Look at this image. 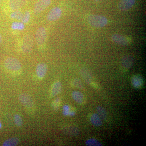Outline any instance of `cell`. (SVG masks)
Listing matches in <instances>:
<instances>
[{
  "mask_svg": "<svg viewBox=\"0 0 146 146\" xmlns=\"http://www.w3.org/2000/svg\"><path fill=\"white\" fill-rule=\"evenodd\" d=\"M60 100L59 99H56L54 102V107L56 109H57L58 107H59V105H60Z\"/></svg>",
  "mask_w": 146,
  "mask_h": 146,
  "instance_id": "484cf974",
  "label": "cell"
},
{
  "mask_svg": "<svg viewBox=\"0 0 146 146\" xmlns=\"http://www.w3.org/2000/svg\"><path fill=\"white\" fill-rule=\"evenodd\" d=\"M34 40L39 49H43L46 46L47 33L44 27L37 29L35 35Z\"/></svg>",
  "mask_w": 146,
  "mask_h": 146,
  "instance_id": "7a4b0ae2",
  "label": "cell"
},
{
  "mask_svg": "<svg viewBox=\"0 0 146 146\" xmlns=\"http://www.w3.org/2000/svg\"><path fill=\"white\" fill-rule=\"evenodd\" d=\"M19 100L24 106L28 108H31L34 106L33 100L29 95L26 94H22L19 96Z\"/></svg>",
  "mask_w": 146,
  "mask_h": 146,
  "instance_id": "9c48e42d",
  "label": "cell"
},
{
  "mask_svg": "<svg viewBox=\"0 0 146 146\" xmlns=\"http://www.w3.org/2000/svg\"><path fill=\"white\" fill-rule=\"evenodd\" d=\"M131 84L136 89H141L144 84V79L140 75H135L131 79Z\"/></svg>",
  "mask_w": 146,
  "mask_h": 146,
  "instance_id": "7c38bea8",
  "label": "cell"
},
{
  "mask_svg": "<svg viewBox=\"0 0 146 146\" xmlns=\"http://www.w3.org/2000/svg\"><path fill=\"white\" fill-rule=\"evenodd\" d=\"M34 43V37L31 35L28 34L21 39L18 46L22 52L29 53L32 50Z\"/></svg>",
  "mask_w": 146,
  "mask_h": 146,
  "instance_id": "6da1fadb",
  "label": "cell"
},
{
  "mask_svg": "<svg viewBox=\"0 0 146 146\" xmlns=\"http://www.w3.org/2000/svg\"><path fill=\"white\" fill-rule=\"evenodd\" d=\"M51 3V0H38L35 4L34 7V12L38 14L44 11Z\"/></svg>",
  "mask_w": 146,
  "mask_h": 146,
  "instance_id": "8992f818",
  "label": "cell"
},
{
  "mask_svg": "<svg viewBox=\"0 0 146 146\" xmlns=\"http://www.w3.org/2000/svg\"><path fill=\"white\" fill-rule=\"evenodd\" d=\"M87 20L90 25L96 28L103 27L108 23L106 17L100 15H89L87 17Z\"/></svg>",
  "mask_w": 146,
  "mask_h": 146,
  "instance_id": "277c9868",
  "label": "cell"
},
{
  "mask_svg": "<svg viewBox=\"0 0 146 146\" xmlns=\"http://www.w3.org/2000/svg\"><path fill=\"white\" fill-rule=\"evenodd\" d=\"M133 58L129 55H125L121 59L122 65L126 69H129L133 65Z\"/></svg>",
  "mask_w": 146,
  "mask_h": 146,
  "instance_id": "5bb4252c",
  "label": "cell"
},
{
  "mask_svg": "<svg viewBox=\"0 0 146 146\" xmlns=\"http://www.w3.org/2000/svg\"><path fill=\"white\" fill-rule=\"evenodd\" d=\"M111 39L113 42L121 46H127L131 42L129 38L120 34H113L111 36Z\"/></svg>",
  "mask_w": 146,
  "mask_h": 146,
  "instance_id": "ba28073f",
  "label": "cell"
},
{
  "mask_svg": "<svg viewBox=\"0 0 146 146\" xmlns=\"http://www.w3.org/2000/svg\"><path fill=\"white\" fill-rule=\"evenodd\" d=\"M62 13V10L60 7H53L48 13L47 20L50 22L57 21L61 17Z\"/></svg>",
  "mask_w": 146,
  "mask_h": 146,
  "instance_id": "52a82bcc",
  "label": "cell"
},
{
  "mask_svg": "<svg viewBox=\"0 0 146 146\" xmlns=\"http://www.w3.org/2000/svg\"><path fill=\"white\" fill-rule=\"evenodd\" d=\"M19 140L17 137H12L6 140L3 143V146H15L19 143Z\"/></svg>",
  "mask_w": 146,
  "mask_h": 146,
  "instance_id": "ac0fdd59",
  "label": "cell"
},
{
  "mask_svg": "<svg viewBox=\"0 0 146 146\" xmlns=\"http://www.w3.org/2000/svg\"><path fill=\"white\" fill-rule=\"evenodd\" d=\"M86 146H102L101 143L95 138H90L88 139L85 142Z\"/></svg>",
  "mask_w": 146,
  "mask_h": 146,
  "instance_id": "7402d4cb",
  "label": "cell"
},
{
  "mask_svg": "<svg viewBox=\"0 0 146 146\" xmlns=\"http://www.w3.org/2000/svg\"><path fill=\"white\" fill-rule=\"evenodd\" d=\"M48 70V66L46 63H39L36 68V74L37 77L39 79L44 78Z\"/></svg>",
  "mask_w": 146,
  "mask_h": 146,
  "instance_id": "8fae6325",
  "label": "cell"
},
{
  "mask_svg": "<svg viewBox=\"0 0 146 146\" xmlns=\"http://www.w3.org/2000/svg\"><path fill=\"white\" fill-rule=\"evenodd\" d=\"M5 67L7 70L13 73L20 72L22 69L21 62L16 58L10 57L6 59Z\"/></svg>",
  "mask_w": 146,
  "mask_h": 146,
  "instance_id": "3957f363",
  "label": "cell"
},
{
  "mask_svg": "<svg viewBox=\"0 0 146 146\" xmlns=\"http://www.w3.org/2000/svg\"><path fill=\"white\" fill-rule=\"evenodd\" d=\"M90 120L91 123L97 127L101 126L102 124L101 118L100 117L99 115L96 113H94L91 115Z\"/></svg>",
  "mask_w": 146,
  "mask_h": 146,
  "instance_id": "e0dca14e",
  "label": "cell"
},
{
  "mask_svg": "<svg viewBox=\"0 0 146 146\" xmlns=\"http://www.w3.org/2000/svg\"><path fill=\"white\" fill-rule=\"evenodd\" d=\"M62 89L61 84L59 81H57L53 84L50 90V96L54 97L60 94Z\"/></svg>",
  "mask_w": 146,
  "mask_h": 146,
  "instance_id": "9a60e30c",
  "label": "cell"
},
{
  "mask_svg": "<svg viewBox=\"0 0 146 146\" xmlns=\"http://www.w3.org/2000/svg\"><path fill=\"white\" fill-rule=\"evenodd\" d=\"M72 96L74 100L78 104H82L84 102V96L81 92L77 91H73Z\"/></svg>",
  "mask_w": 146,
  "mask_h": 146,
  "instance_id": "2e32d148",
  "label": "cell"
},
{
  "mask_svg": "<svg viewBox=\"0 0 146 146\" xmlns=\"http://www.w3.org/2000/svg\"><path fill=\"white\" fill-rule=\"evenodd\" d=\"M1 123L0 122V128H1Z\"/></svg>",
  "mask_w": 146,
  "mask_h": 146,
  "instance_id": "83f0119b",
  "label": "cell"
},
{
  "mask_svg": "<svg viewBox=\"0 0 146 146\" xmlns=\"http://www.w3.org/2000/svg\"><path fill=\"white\" fill-rule=\"evenodd\" d=\"M2 36L0 34V46H1V45L2 44Z\"/></svg>",
  "mask_w": 146,
  "mask_h": 146,
  "instance_id": "4316f807",
  "label": "cell"
},
{
  "mask_svg": "<svg viewBox=\"0 0 146 146\" xmlns=\"http://www.w3.org/2000/svg\"><path fill=\"white\" fill-rule=\"evenodd\" d=\"M31 18V13L29 11H27L23 15L21 22L24 24H27L29 23Z\"/></svg>",
  "mask_w": 146,
  "mask_h": 146,
  "instance_id": "603a6c76",
  "label": "cell"
},
{
  "mask_svg": "<svg viewBox=\"0 0 146 146\" xmlns=\"http://www.w3.org/2000/svg\"><path fill=\"white\" fill-rule=\"evenodd\" d=\"M80 73L82 78L85 82L88 84H91L92 82V77L90 71L86 68H83L82 69Z\"/></svg>",
  "mask_w": 146,
  "mask_h": 146,
  "instance_id": "4fadbf2b",
  "label": "cell"
},
{
  "mask_svg": "<svg viewBox=\"0 0 146 146\" xmlns=\"http://www.w3.org/2000/svg\"><path fill=\"white\" fill-rule=\"evenodd\" d=\"M23 15V13L21 10H16L11 12L10 17L11 19H13V20L20 21L22 20Z\"/></svg>",
  "mask_w": 146,
  "mask_h": 146,
  "instance_id": "d6986e66",
  "label": "cell"
},
{
  "mask_svg": "<svg viewBox=\"0 0 146 146\" xmlns=\"http://www.w3.org/2000/svg\"><path fill=\"white\" fill-rule=\"evenodd\" d=\"M136 0H121L118 7L120 10L126 11L130 9L135 4Z\"/></svg>",
  "mask_w": 146,
  "mask_h": 146,
  "instance_id": "30bf717a",
  "label": "cell"
},
{
  "mask_svg": "<svg viewBox=\"0 0 146 146\" xmlns=\"http://www.w3.org/2000/svg\"><path fill=\"white\" fill-rule=\"evenodd\" d=\"M14 120L15 124L17 126L20 127L23 125V120H22L21 116H20L18 114H16V115H14Z\"/></svg>",
  "mask_w": 146,
  "mask_h": 146,
  "instance_id": "d4e9b609",
  "label": "cell"
},
{
  "mask_svg": "<svg viewBox=\"0 0 146 146\" xmlns=\"http://www.w3.org/2000/svg\"><path fill=\"white\" fill-rule=\"evenodd\" d=\"M97 111L98 115L103 120L105 121L107 118V113L106 110L103 107L98 106L97 107Z\"/></svg>",
  "mask_w": 146,
  "mask_h": 146,
  "instance_id": "ffe728a7",
  "label": "cell"
},
{
  "mask_svg": "<svg viewBox=\"0 0 146 146\" xmlns=\"http://www.w3.org/2000/svg\"><path fill=\"white\" fill-rule=\"evenodd\" d=\"M26 3V0H8L7 6L8 10L11 12L15 11L20 10Z\"/></svg>",
  "mask_w": 146,
  "mask_h": 146,
  "instance_id": "5b68a950",
  "label": "cell"
},
{
  "mask_svg": "<svg viewBox=\"0 0 146 146\" xmlns=\"http://www.w3.org/2000/svg\"><path fill=\"white\" fill-rule=\"evenodd\" d=\"M73 86L78 89H82L84 88V85L81 80L78 78H76L73 80Z\"/></svg>",
  "mask_w": 146,
  "mask_h": 146,
  "instance_id": "cb8c5ba5",
  "label": "cell"
},
{
  "mask_svg": "<svg viewBox=\"0 0 146 146\" xmlns=\"http://www.w3.org/2000/svg\"><path fill=\"white\" fill-rule=\"evenodd\" d=\"M2 0H0V5L1 4V3Z\"/></svg>",
  "mask_w": 146,
  "mask_h": 146,
  "instance_id": "f1b7e54d",
  "label": "cell"
},
{
  "mask_svg": "<svg viewBox=\"0 0 146 146\" xmlns=\"http://www.w3.org/2000/svg\"><path fill=\"white\" fill-rule=\"evenodd\" d=\"M25 24L22 22H14L11 25V29L14 30L22 31L25 29Z\"/></svg>",
  "mask_w": 146,
  "mask_h": 146,
  "instance_id": "44dd1931",
  "label": "cell"
},
{
  "mask_svg": "<svg viewBox=\"0 0 146 146\" xmlns=\"http://www.w3.org/2000/svg\"><path fill=\"white\" fill-rule=\"evenodd\" d=\"M94 1H99L100 0H94Z\"/></svg>",
  "mask_w": 146,
  "mask_h": 146,
  "instance_id": "f546056e",
  "label": "cell"
}]
</instances>
